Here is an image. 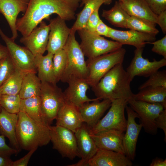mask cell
Returning <instances> with one entry per match:
<instances>
[{"label":"cell","instance_id":"obj_41","mask_svg":"<svg viewBox=\"0 0 166 166\" xmlns=\"http://www.w3.org/2000/svg\"><path fill=\"white\" fill-rule=\"evenodd\" d=\"M18 152L15 148H11L6 142L5 137L0 135V156H9L12 155H17Z\"/></svg>","mask_w":166,"mask_h":166},{"label":"cell","instance_id":"obj_47","mask_svg":"<svg viewBox=\"0 0 166 166\" xmlns=\"http://www.w3.org/2000/svg\"><path fill=\"white\" fill-rule=\"evenodd\" d=\"M150 166H166V160L160 158H156L153 160L150 164Z\"/></svg>","mask_w":166,"mask_h":166},{"label":"cell","instance_id":"obj_17","mask_svg":"<svg viewBox=\"0 0 166 166\" xmlns=\"http://www.w3.org/2000/svg\"><path fill=\"white\" fill-rule=\"evenodd\" d=\"M67 83L68 86L63 92L66 102L79 108L86 102L100 100L97 98L90 99L87 96L86 92L89 85L86 79L71 77Z\"/></svg>","mask_w":166,"mask_h":166},{"label":"cell","instance_id":"obj_7","mask_svg":"<svg viewBox=\"0 0 166 166\" xmlns=\"http://www.w3.org/2000/svg\"><path fill=\"white\" fill-rule=\"evenodd\" d=\"M41 108L46 123L50 125L65 102L63 93L56 84L41 81Z\"/></svg>","mask_w":166,"mask_h":166},{"label":"cell","instance_id":"obj_26","mask_svg":"<svg viewBox=\"0 0 166 166\" xmlns=\"http://www.w3.org/2000/svg\"><path fill=\"white\" fill-rule=\"evenodd\" d=\"M53 54L48 53L45 56L38 54L35 56V61L38 76L41 81L56 84L53 64Z\"/></svg>","mask_w":166,"mask_h":166},{"label":"cell","instance_id":"obj_22","mask_svg":"<svg viewBox=\"0 0 166 166\" xmlns=\"http://www.w3.org/2000/svg\"><path fill=\"white\" fill-rule=\"evenodd\" d=\"M131 160L125 155L113 151L98 149L89 161L88 166H131Z\"/></svg>","mask_w":166,"mask_h":166},{"label":"cell","instance_id":"obj_31","mask_svg":"<svg viewBox=\"0 0 166 166\" xmlns=\"http://www.w3.org/2000/svg\"><path fill=\"white\" fill-rule=\"evenodd\" d=\"M101 16L114 26L126 28L130 16L122 7L118 1L116 2L110 10H103Z\"/></svg>","mask_w":166,"mask_h":166},{"label":"cell","instance_id":"obj_29","mask_svg":"<svg viewBox=\"0 0 166 166\" xmlns=\"http://www.w3.org/2000/svg\"><path fill=\"white\" fill-rule=\"evenodd\" d=\"M103 4L102 0H81L80 6H84L79 13L77 14L76 20L71 28L72 31L84 29L87 20L93 12L97 8H100Z\"/></svg>","mask_w":166,"mask_h":166},{"label":"cell","instance_id":"obj_34","mask_svg":"<svg viewBox=\"0 0 166 166\" xmlns=\"http://www.w3.org/2000/svg\"><path fill=\"white\" fill-rule=\"evenodd\" d=\"M21 99L19 94H0V104L7 112L18 114L20 111Z\"/></svg>","mask_w":166,"mask_h":166},{"label":"cell","instance_id":"obj_10","mask_svg":"<svg viewBox=\"0 0 166 166\" xmlns=\"http://www.w3.org/2000/svg\"><path fill=\"white\" fill-rule=\"evenodd\" d=\"M53 148L64 157L73 160L79 157L76 137L70 130L60 126H49Z\"/></svg>","mask_w":166,"mask_h":166},{"label":"cell","instance_id":"obj_38","mask_svg":"<svg viewBox=\"0 0 166 166\" xmlns=\"http://www.w3.org/2000/svg\"><path fill=\"white\" fill-rule=\"evenodd\" d=\"M152 12L157 15L166 10V0H144Z\"/></svg>","mask_w":166,"mask_h":166},{"label":"cell","instance_id":"obj_33","mask_svg":"<svg viewBox=\"0 0 166 166\" xmlns=\"http://www.w3.org/2000/svg\"><path fill=\"white\" fill-rule=\"evenodd\" d=\"M156 26V24L146 20L130 16L128 21L127 28L156 35L159 32V30Z\"/></svg>","mask_w":166,"mask_h":166},{"label":"cell","instance_id":"obj_6","mask_svg":"<svg viewBox=\"0 0 166 166\" xmlns=\"http://www.w3.org/2000/svg\"><path fill=\"white\" fill-rule=\"evenodd\" d=\"M77 31L81 39L80 46L88 59L94 58L122 47V45L120 43L106 39L85 29Z\"/></svg>","mask_w":166,"mask_h":166},{"label":"cell","instance_id":"obj_24","mask_svg":"<svg viewBox=\"0 0 166 166\" xmlns=\"http://www.w3.org/2000/svg\"><path fill=\"white\" fill-rule=\"evenodd\" d=\"M18 118V114L10 113L1 108L0 111V134L6 137L13 148L19 152L21 148L16 133Z\"/></svg>","mask_w":166,"mask_h":166},{"label":"cell","instance_id":"obj_46","mask_svg":"<svg viewBox=\"0 0 166 166\" xmlns=\"http://www.w3.org/2000/svg\"><path fill=\"white\" fill-rule=\"evenodd\" d=\"M13 162L9 156H0V166H12Z\"/></svg>","mask_w":166,"mask_h":166},{"label":"cell","instance_id":"obj_43","mask_svg":"<svg viewBox=\"0 0 166 166\" xmlns=\"http://www.w3.org/2000/svg\"><path fill=\"white\" fill-rule=\"evenodd\" d=\"M38 147H35L30 150L23 157L14 161H13L12 166H26L29 160L34 152Z\"/></svg>","mask_w":166,"mask_h":166},{"label":"cell","instance_id":"obj_20","mask_svg":"<svg viewBox=\"0 0 166 166\" xmlns=\"http://www.w3.org/2000/svg\"><path fill=\"white\" fill-rule=\"evenodd\" d=\"M29 0H0V13L5 17L11 29L13 40L18 34L16 23L20 12H25Z\"/></svg>","mask_w":166,"mask_h":166},{"label":"cell","instance_id":"obj_49","mask_svg":"<svg viewBox=\"0 0 166 166\" xmlns=\"http://www.w3.org/2000/svg\"><path fill=\"white\" fill-rule=\"evenodd\" d=\"M103 4L105 5H109L112 2L113 0H102Z\"/></svg>","mask_w":166,"mask_h":166},{"label":"cell","instance_id":"obj_8","mask_svg":"<svg viewBox=\"0 0 166 166\" xmlns=\"http://www.w3.org/2000/svg\"><path fill=\"white\" fill-rule=\"evenodd\" d=\"M128 104V101L117 99L112 101L110 108L106 115L92 128V134L109 130L114 129L125 131L127 120L124 115V110Z\"/></svg>","mask_w":166,"mask_h":166},{"label":"cell","instance_id":"obj_12","mask_svg":"<svg viewBox=\"0 0 166 166\" xmlns=\"http://www.w3.org/2000/svg\"><path fill=\"white\" fill-rule=\"evenodd\" d=\"M143 48H136L134 57L126 69L131 82L136 76L149 77L166 65V59L163 58L158 61L154 59L150 61L148 59L143 57Z\"/></svg>","mask_w":166,"mask_h":166},{"label":"cell","instance_id":"obj_51","mask_svg":"<svg viewBox=\"0 0 166 166\" xmlns=\"http://www.w3.org/2000/svg\"><path fill=\"white\" fill-rule=\"evenodd\" d=\"M1 108L2 107H1V105H0V111L1 110Z\"/></svg>","mask_w":166,"mask_h":166},{"label":"cell","instance_id":"obj_2","mask_svg":"<svg viewBox=\"0 0 166 166\" xmlns=\"http://www.w3.org/2000/svg\"><path fill=\"white\" fill-rule=\"evenodd\" d=\"M128 75L123 63L118 64L110 70L94 86L92 87L96 98L99 100H128L134 94L130 87Z\"/></svg>","mask_w":166,"mask_h":166},{"label":"cell","instance_id":"obj_32","mask_svg":"<svg viewBox=\"0 0 166 166\" xmlns=\"http://www.w3.org/2000/svg\"><path fill=\"white\" fill-rule=\"evenodd\" d=\"M17 69L0 87V94H19L24 75Z\"/></svg>","mask_w":166,"mask_h":166},{"label":"cell","instance_id":"obj_39","mask_svg":"<svg viewBox=\"0 0 166 166\" xmlns=\"http://www.w3.org/2000/svg\"><path fill=\"white\" fill-rule=\"evenodd\" d=\"M148 44L153 45L152 50L166 59V35L156 41L149 42Z\"/></svg>","mask_w":166,"mask_h":166},{"label":"cell","instance_id":"obj_14","mask_svg":"<svg viewBox=\"0 0 166 166\" xmlns=\"http://www.w3.org/2000/svg\"><path fill=\"white\" fill-rule=\"evenodd\" d=\"M46 50L48 53L54 54L63 49L71 31L65 21L58 16L51 19Z\"/></svg>","mask_w":166,"mask_h":166},{"label":"cell","instance_id":"obj_3","mask_svg":"<svg viewBox=\"0 0 166 166\" xmlns=\"http://www.w3.org/2000/svg\"><path fill=\"white\" fill-rule=\"evenodd\" d=\"M16 133L21 148L29 151L47 145L50 141L49 126L38 124L24 112L19 111Z\"/></svg>","mask_w":166,"mask_h":166},{"label":"cell","instance_id":"obj_25","mask_svg":"<svg viewBox=\"0 0 166 166\" xmlns=\"http://www.w3.org/2000/svg\"><path fill=\"white\" fill-rule=\"evenodd\" d=\"M119 2L130 16L144 19L156 25L157 15L152 12L144 0H124Z\"/></svg>","mask_w":166,"mask_h":166},{"label":"cell","instance_id":"obj_35","mask_svg":"<svg viewBox=\"0 0 166 166\" xmlns=\"http://www.w3.org/2000/svg\"><path fill=\"white\" fill-rule=\"evenodd\" d=\"M53 64L55 77L57 83L61 81L66 65V55L63 49L53 54Z\"/></svg>","mask_w":166,"mask_h":166},{"label":"cell","instance_id":"obj_36","mask_svg":"<svg viewBox=\"0 0 166 166\" xmlns=\"http://www.w3.org/2000/svg\"><path fill=\"white\" fill-rule=\"evenodd\" d=\"M148 79L138 88L140 90L150 87H162L166 88V71H157L149 77Z\"/></svg>","mask_w":166,"mask_h":166},{"label":"cell","instance_id":"obj_23","mask_svg":"<svg viewBox=\"0 0 166 166\" xmlns=\"http://www.w3.org/2000/svg\"><path fill=\"white\" fill-rule=\"evenodd\" d=\"M56 125L67 128L75 133L84 123L78 108L65 102L55 119Z\"/></svg>","mask_w":166,"mask_h":166},{"label":"cell","instance_id":"obj_9","mask_svg":"<svg viewBox=\"0 0 166 166\" xmlns=\"http://www.w3.org/2000/svg\"><path fill=\"white\" fill-rule=\"evenodd\" d=\"M0 36L6 44L9 55L15 69L24 74L29 73H36L35 56L31 51L26 47L16 44L1 28Z\"/></svg>","mask_w":166,"mask_h":166},{"label":"cell","instance_id":"obj_48","mask_svg":"<svg viewBox=\"0 0 166 166\" xmlns=\"http://www.w3.org/2000/svg\"><path fill=\"white\" fill-rule=\"evenodd\" d=\"M8 55V53L6 46L0 43V59Z\"/></svg>","mask_w":166,"mask_h":166},{"label":"cell","instance_id":"obj_1","mask_svg":"<svg viewBox=\"0 0 166 166\" xmlns=\"http://www.w3.org/2000/svg\"><path fill=\"white\" fill-rule=\"evenodd\" d=\"M81 0H29L25 13L17 19L16 28L22 35H28L44 19L56 14L65 21L75 19Z\"/></svg>","mask_w":166,"mask_h":166},{"label":"cell","instance_id":"obj_4","mask_svg":"<svg viewBox=\"0 0 166 166\" xmlns=\"http://www.w3.org/2000/svg\"><path fill=\"white\" fill-rule=\"evenodd\" d=\"M75 32L71 30L63 48L67 58L66 67L61 80L63 82L67 83L71 77L86 79L88 74L85 56L80 44L76 39Z\"/></svg>","mask_w":166,"mask_h":166},{"label":"cell","instance_id":"obj_16","mask_svg":"<svg viewBox=\"0 0 166 166\" xmlns=\"http://www.w3.org/2000/svg\"><path fill=\"white\" fill-rule=\"evenodd\" d=\"M27 36L21 38L20 42L35 56L43 55L46 50L50 28L44 21H42Z\"/></svg>","mask_w":166,"mask_h":166},{"label":"cell","instance_id":"obj_42","mask_svg":"<svg viewBox=\"0 0 166 166\" xmlns=\"http://www.w3.org/2000/svg\"><path fill=\"white\" fill-rule=\"evenodd\" d=\"M155 122L157 128L162 129L165 135L164 140L166 141V109H164L156 118Z\"/></svg>","mask_w":166,"mask_h":166},{"label":"cell","instance_id":"obj_11","mask_svg":"<svg viewBox=\"0 0 166 166\" xmlns=\"http://www.w3.org/2000/svg\"><path fill=\"white\" fill-rule=\"evenodd\" d=\"M128 104L139 116L145 131L152 135L156 134L158 128L155 120L160 113L166 109L163 105L160 103H150L136 100L133 98L128 100Z\"/></svg>","mask_w":166,"mask_h":166},{"label":"cell","instance_id":"obj_18","mask_svg":"<svg viewBox=\"0 0 166 166\" xmlns=\"http://www.w3.org/2000/svg\"><path fill=\"white\" fill-rule=\"evenodd\" d=\"M156 36L132 30H121L110 27L108 37L122 45H131L137 48H144L146 44L155 41Z\"/></svg>","mask_w":166,"mask_h":166},{"label":"cell","instance_id":"obj_45","mask_svg":"<svg viewBox=\"0 0 166 166\" xmlns=\"http://www.w3.org/2000/svg\"><path fill=\"white\" fill-rule=\"evenodd\" d=\"M156 24L160 27L164 34L166 33V10L161 12L157 15Z\"/></svg>","mask_w":166,"mask_h":166},{"label":"cell","instance_id":"obj_15","mask_svg":"<svg viewBox=\"0 0 166 166\" xmlns=\"http://www.w3.org/2000/svg\"><path fill=\"white\" fill-rule=\"evenodd\" d=\"M125 109L127 120L126 133L123 137V146L125 155L131 160H133L135 157L136 143L142 126L141 123L138 124L136 122L135 119L139 118L136 112L127 105Z\"/></svg>","mask_w":166,"mask_h":166},{"label":"cell","instance_id":"obj_21","mask_svg":"<svg viewBox=\"0 0 166 166\" xmlns=\"http://www.w3.org/2000/svg\"><path fill=\"white\" fill-rule=\"evenodd\" d=\"M112 101L109 99L86 102L78 108L83 122L90 128L95 125L105 112L110 107Z\"/></svg>","mask_w":166,"mask_h":166},{"label":"cell","instance_id":"obj_30","mask_svg":"<svg viewBox=\"0 0 166 166\" xmlns=\"http://www.w3.org/2000/svg\"><path fill=\"white\" fill-rule=\"evenodd\" d=\"M41 81L36 73H29L24 75L19 94L21 99L40 96Z\"/></svg>","mask_w":166,"mask_h":166},{"label":"cell","instance_id":"obj_5","mask_svg":"<svg viewBox=\"0 0 166 166\" xmlns=\"http://www.w3.org/2000/svg\"><path fill=\"white\" fill-rule=\"evenodd\" d=\"M126 50L122 47L114 51L86 61L88 74L86 79L89 86L95 85L116 65L123 63Z\"/></svg>","mask_w":166,"mask_h":166},{"label":"cell","instance_id":"obj_13","mask_svg":"<svg viewBox=\"0 0 166 166\" xmlns=\"http://www.w3.org/2000/svg\"><path fill=\"white\" fill-rule=\"evenodd\" d=\"M90 129V127L84 123L74 133L81 159L76 163L68 166H88L89 161L97 152L98 148L92 136Z\"/></svg>","mask_w":166,"mask_h":166},{"label":"cell","instance_id":"obj_37","mask_svg":"<svg viewBox=\"0 0 166 166\" xmlns=\"http://www.w3.org/2000/svg\"><path fill=\"white\" fill-rule=\"evenodd\" d=\"M15 70V67L9 54L0 59V87Z\"/></svg>","mask_w":166,"mask_h":166},{"label":"cell","instance_id":"obj_44","mask_svg":"<svg viewBox=\"0 0 166 166\" xmlns=\"http://www.w3.org/2000/svg\"><path fill=\"white\" fill-rule=\"evenodd\" d=\"M110 28L101 19L96 26L94 33L100 36L108 37Z\"/></svg>","mask_w":166,"mask_h":166},{"label":"cell","instance_id":"obj_27","mask_svg":"<svg viewBox=\"0 0 166 166\" xmlns=\"http://www.w3.org/2000/svg\"><path fill=\"white\" fill-rule=\"evenodd\" d=\"M25 113L37 123L48 125L45 122L42 114L40 97L36 96L21 99L20 111Z\"/></svg>","mask_w":166,"mask_h":166},{"label":"cell","instance_id":"obj_19","mask_svg":"<svg viewBox=\"0 0 166 166\" xmlns=\"http://www.w3.org/2000/svg\"><path fill=\"white\" fill-rule=\"evenodd\" d=\"M124 132L111 129L91 134L98 149L113 151L125 155L123 143Z\"/></svg>","mask_w":166,"mask_h":166},{"label":"cell","instance_id":"obj_40","mask_svg":"<svg viewBox=\"0 0 166 166\" xmlns=\"http://www.w3.org/2000/svg\"><path fill=\"white\" fill-rule=\"evenodd\" d=\"M99 9H96L89 16L85 29L90 32L95 33L96 26L101 19L99 14Z\"/></svg>","mask_w":166,"mask_h":166},{"label":"cell","instance_id":"obj_28","mask_svg":"<svg viewBox=\"0 0 166 166\" xmlns=\"http://www.w3.org/2000/svg\"><path fill=\"white\" fill-rule=\"evenodd\" d=\"M133 98L150 103H160L166 109V88L148 87L140 90L137 94H134Z\"/></svg>","mask_w":166,"mask_h":166},{"label":"cell","instance_id":"obj_50","mask_svg":"<svg viewBox=\"0 0 166 166\" xmlns=\"http://www.w3.org/2000/svg\"><path fill=\"white\" fill-rule=\"evenodd\" d=\"M118 1L119 2H121V1H123L124 0H118Z\"/></svg>","mask_w":166,"mask_h":166}]
</instances>
